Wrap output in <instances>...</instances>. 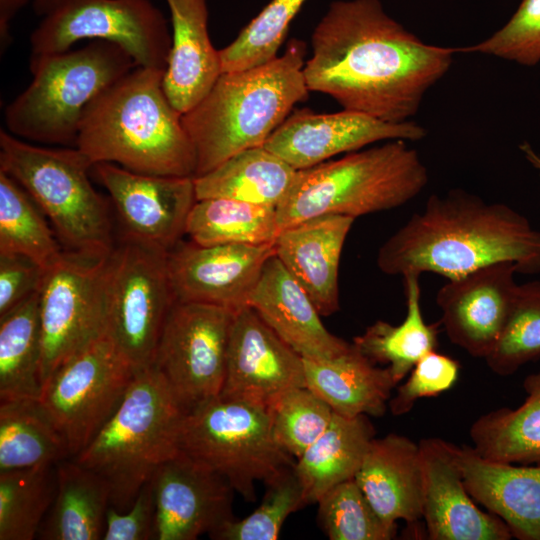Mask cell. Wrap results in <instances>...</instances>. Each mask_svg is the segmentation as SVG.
I'll return each mask as SVG.
<instances>
[{"label":"cell","instance_id":"1","mask_svg":"<svg viewBox=\"0 0 540 540\" xmlns=\"http://www.w3.org/2000/svg\"><path fill=\"white\" fill-rule=\"evenodd\" d=\"M305 62L309 91L344 109L409 121L449 71L458 48L431 45L390 17L380 0H339L315 27Z\"/></svg>","mask_w":540,"mask_h":540},{"label":"cell","instance_id":"2","mask_svg":"<svg viewBox=\"0 0 540 540\" xmlns=\"http://www.w3.org/2000/svg\"><path fill=\"white\" fill-rule=\"evenodd\" d=\"M504 261L514 263L518 273L539 274L540 231L508 205L462 189L431 195L377 255L385 274L432 272L448 280Z\"/></svg>","mask_w":540,"mask_h":540},{"label":"cell","instance_id":"3","mask_svg":"<svg viewBox=\"0 0 540 540\" xmlns=\"http://www.w3.org/2000/svg\"><path fill=\"white\" fill-rule=\"evenodd\" d=\"M164 70L136 67L85 111L75 147L93 165L113 163L158 176L195 177L196 154L163 89Z\"/></svg>","mask_w":540,"mask_h":540},{"label":"cell","instance_id":"4","mask_svg":"<svg viewBox=\"0 0 540 540\" xmlns=\"http://www.w3.org/2000/svg\"><path fill=\"white\" fill-rule=\"evenodd\" d=\"M306 45L288 42L285 52L262 65L221 73L209 92L181 115L201 176L243 150L264 146L272 133L308 98Z\"/></svg>","mask_w":540,"mask_h":540},{"label":"cell","instance_id":"5","mask_svg":"<svg viewBox=\"0 0 540 540\" xmlns=\"http://www.w3.org/2000/svg\"><path fill=\"white\" fill-rule=\"evenodd\" d=\"M428 171L416 149L401 139L297 170L276 207L279 230L312 217L353 218L400 207L419 195Z\"/></svg>","mask_w":540,"mask_h":540},{"label":"cell","instance_id":"6","mask_svg":"<svg viewBox=\"0 0 540 540\" xmlns=\"http://www.w3.org/2000/svg\"><path fill=\"white\" fill-rule=\"evenodd\" d=\"M184 413L150 366L136 372L116 411L74 459L106 480L111 506L125 511L158 467L179 452Z\"/></svg>","mask_w":540,"mask_h":540},{"label":"cell","instance_id":"7","mask_svg":"<svg viewBox=\"0 0 540 540\" xmlns=\"http://www.w3.org/2000/svg\"><path fill=\"white\" fill-rule=\"evenodd\" d=\"M136 67L120 46L101 40L78 50L32 54V81L6 107L5 125L18 138L75 147L87 108Z\"/></svg>","mask_w":540,"mask_h":540},{"label":"cell","instance_id":"8","mask_svg":"<svg viewBox=\"0 0 540 540\" xmlns=\"http://www.w3.org/2000/svg\"><path fill=\"white\" fill-rule=\"evenodd\" d=\"M91 161L76 147L47 148L0 130V170L53 225L64 251L101 259L114 250L107 200L89 179Z\"/></svg>","mask_w":540,"mask_h":540},{"label":"cell","instance_id":"9","mask_svg":"<svg viewBox=\"0 0 540 540\" xmlns=\"http://www.w3.org/2000/svg\"><path fill=\"white\" fill-rule=\"evenodd\" d=\"M179 451L225 478L244 500H256L264 483L295 464L276 442L268 408L217 396L184 413Z\"/></svg>","mask_w":540,"mask_h":540},{"label":"cell","instance_id":"10","mask_svg":"<svg viewBox=\"0 0 540 540\" xmlns=\"http://www.w3.org/2000/svg\"><path fill=\"white\" fill-rule=\"evenodd\" d=\"M103 297L105 334L135 372L152 366L174 302L167 253L123 239L107 257Z\"/></svg>","mask_w":540,"mask_h":540},{"label":"cell","instance_id":"11","mask_svg":"<svg viewBox=\"0 0 540 540\" xmlns=\"http://www.w3.org/2000/svg\"><path fill=\"white\" fill-rule=\"evenodd\" d=\"M135 374L104 333L61 365L46 382L39 403L64 438L71 458L113 415Z\"/></svg>","mask_w":540,"mask_h":540},{"label":"cell","instance_id":"12","mask_svg":"<svg viewBox=\"0 0 540 540\" xmlns=\"http://www.w3.org/2000/svg\"><path fill=\"white\" fill-rule=\"evenodd\" d=\"M83 39L114 43L138 67L164 71L171 49L167 20L150 0H65L32 32V54L64 52Z\"/></svg>","mask_w":540,"mask_h":540},{"label":"cell","instance_id":"13","mask_svg":"<svg viewBox=\"0 0 540 540\" xmlns=\"http://www.w3.org/2000/svg\"><path fill=\"white\" fill-rule=\"evenodd\" d=\"M235 313L202 303L171 305L152 366L185 412L220 395Z\"/></svg>","mask_w":540,"mask_h":540},{"label":"cell","instance_id":"14","mask_svg":"<svg viewBox=\"0 0 540 540\" xmlns=\"http://www.w3.org/2000/svg\"><path fill=\"white\" fill-rule=\"evenodd\" d=\"M106 260L63 251L44 271L39 294L42 389L61 365L105 333Z\"/></svg>","mask_w":540,"mask_h":540},{"label":"cell","instance_id":"15","mask_svg":"<svg viewBox=\"0 0 540 540\" xmlns=\"http://www.w3.org/2000/svg\"><path fill=\"white\" fill-rule=\"evenodd\" d=\"M92 168L109 193L124 239L166 253L181 240L196 202L194 177L140 174L113 163Z\"/></svg>","mask_w":540,"mask_h":540},{"label":"cell","instance_id":"16","mask_svg":"<svg viewBox=\"0 0 540 540\" xmlns=\"http://www.w3.org/2000/svg\"><path fill=\"white\" fill-rule=\"evenodd\" d=\"M274 254V244L206 246L180 240L167 253L174 300L236 312L248 306L262 268Z\"/></svg>","mask_w":540,"mask_h":540},{"label":"cell","instance_id":"17","mask_svg":"<svg viewBox=\"0 0 540 540\" xmlns=\"http://www.w3.org/2000/svg\"><path fill=\"white\" fill-rule=\"evenodd\" d=\"M426 134L424 127L411 120L392 123L353 110L314 113L303 109L291 113L264 147L302 170L378 141H419Z\"/></svg>","mask_w":540,"mask_h":540},{"label":"cell","instance_id":"18","mask_svg":"<svg viewBox=\"0 0 540 540\" xmlns=\"http://www.w3.org/2000/svg\"><path fill=\"white\" fill-rule=\"evenodd\" d=\"M306 386L303 357L249 306L236 311L219 396L268 408L286 391Z\"/></svg>","mask_w":540,"mask_h":540},{"label":"cell","instance_id":"19","mask_svg":"<svg viewBox=\"0 0 540 540\" xmlns=\"http://www.w3.org/2000/svg\"><path fill=\"white\" fill-rule=\"evenodd\" d=\"M157 510L156 540H195L234 519V489L220 474L179 451L150 479Z\"/></svg>","mask_w":540,"mask_h":540},{"label":"cell","instance_id":"20","mask_svg":"<svg viewBox=\"0 0 540 540\" xmlns=\"http://www.w3.org/2000/svg\"><path fill=\"white\" fill-rule=\"evenodd\" d=\"M514 263H492L450 279L438 291L441 324L449 340L473 357L485 359L497 344L516 289Z\"/></svg>","mask_w":540,"mask_h":540},{"label":"cell","instance_id":"21","mask_svg":"<svg viewBox=\"0 0 540 540\" xmlns=\"http://www.w3.org/2000/svg\"><path fill=\"white\" fill-rule=\"evenodd\" d=\"M422 518L431 540H509L512 534L496 515L476 504L463 481L454 444L440 438L419 442Z\"/></svg>","mask_w":540,"mask_h":540},{"label":"cell","instance_id":"22","mask_svg":"<svg viewBox=\"0 0 540 540\" xmlns=\"http://www.w3.org/2000/svg\"><path fill=\"white\" fill-rule=\"evenodd\" d=\"M248 306L303 358H331L350 346L326 329L307 292L275 254L265 262Z\"/></svg>","mask_w":540,"mask_h":540},{"label":"cell","instance_id":"23","mask_svg":"<svg viewBox=\"0 0 540 540\" xmlns=\"http://www.w3.org/2000/svg\"><path fill=\"white\" fill-rule=\"evenodd\" d=\"M355 218L325 214L281 230L275 255L299 282L321 316L337 312L338 271L346 237Z\"/></svg>","mask_w":540,"mask_h":540},{"label":"cell","instance_id":"24","mask_svg":"<svg viewBox=\"0 0 540 540\" xmlns=\"http://www.w3.org/2000/svg\"><path fill=\"white\" fill-rule=\"evenodd\" d=\"M466 489L519 540H540V465L483 458L472 446L454 445Z\"/></svg>","mask_w":540,"mask_h":540},{"label":"cell","instance_id":"25","mask_svg":"<svg viewBox=\"0 0 540 540\" xmlns=\"http://www.w3.org/2000/svg\"><path fill=\"white\" fill-rule=\"evenodd\" d=\"M355 480L368 501L391 527L397 520L422 518L423 480L419 444L390 433L373 438Z\"/></svg>","mask_w":540,"mask_h":540},{"label":"cell","instance_id":"26","mask_svg":"<svg viewBox=\"0 0 540 540\" xmlns=\"http://www.w3.org/2000/svg\"><path fill=\"white\" fill-rule=\"evenodd\" d=\"M172 35L163 89L173 107L184 114L212 88L220 74L219 50L208 33L206 0H166Z\"/></svg>","mask_w":540,"mask_h":540},{"label":"cell","instance_id":"27","mask_svg":"<svg viewBox=\"0 0 540 540\" xmlns=\"http://www.w3.org/2000/svg\"><path fill=\"white\" fill-rule=\"evenodd\" d=\"M306 387L345 417H382L398 384L387 367L376 366L352 343L327 359L303 358Z\"/></svg>","mask_w":540,"mask_h":540},{"label":"cell","instance_id":"28","mask_svg":"<svg viewBox=\"0 0 540 540\" xmlns=\"http://www.w3.org/2000/svg\"><path fill=\"white\" fill-rule=\"evenodd\" d=\"M53 504L38 533L44 540H99L103 538L111 490L106 480L74 458L56 465Z\"/></svg>","mask_w":540,"mask_h":540},{"label":"cell","instance_id":"29","mask_svg":"<svg viewBox=\"0 0 540 540\" xmlns=\"http://www.w3.org/2000/svg\"><path fill=\"white\" fill-rule=\"evenodd\" d=\"M374 437L369 416L334 413L325 432L294 464L306 505L317 503L334 486L355 478Z\"/></svg>","mask_w":540,"mask_h":540},{"label":"cell","instance_id":"30","mask_svg":"<svg viewBox=\"0 0 540 540\" xmlns=\"http://www.w3.org/2000/svg\"><path fill=\"white\" fill-rule=\"evenodd\" d=\"M296 174L295 168L264 146L249 148L194 177L196 200L228 198L277 207Z\"/></svg>","mask_w":540,"mask_h":540},{"label":"cell","instance_id":"31","mask_svg":"<svg viewBox=\"0 0 540 540\" xmlns=\"http://www.w3.org/2000/svg\"><path fill=\"white\" fill-rule=\"evenodd\" d=\"M524 402L479 416L471 425L472 448L485 459L540 465V371L523 381Z\"/></svg>","mask_w":540,"mask_h":540},{"label":"cell","instance_id":"32","mask_svg":"<svg viewBox=\"0 0 540 540\" xmlns=\"http://www.w3.org/2000/svg\"><path fill=\"white\" fill-rule=\"evenodd\" d=\"M406 316L398 325L378 320L353 339V344L375 364H384L398 384L417 361L438 345V323L427 324L420 306V275L402 276Z\"/></svg>","mask_w":540,"mask_h":540},{"label":"cell","instance_id":"33","mask_svg":"<svg viewBox=\"0 0 540 540\" xmlns=\"http://www.w3.org/2000/svg\"><path fill=\"white\" fill-rule=\"evenodd\" d=\"M39 294L0 317V401L41 396Z\"/></svg>","mask_w":540,"mask_h":540},{"label":"cell","instance_id":"34","mask_svg":"<svg viewBox=\"0 0 540 540\" xmlns=\"http://www.w3.org/2000/svg\"><path fill=\"white\" fill-rule=\"evenodd\" d=\"M71 458L39 400L0 401V472Z\"/></svg>","mask_w":540,"mask_h":540},{"label":"cell","instance_id":"35","mask_svg":"<svg viewBox=\"0 0 540 540\" xmlns=\"http://www.w3.org/2000/svg\"><path fill=\"white\" fill-rule=\"evenodd\" d=\"M276 207L228 198L196 200L185 234L199 245L274 244L279 234Z\"/></svg>","mask_w":540,"mask_h":540},{"label":"cell","instance_id":"36","mask_svg":"<svg viewBox=\"0 0 540 540\" xmlns=\"http://www.w3.org/2000/svg\"><path fill=\"white\" fill-rule=\"evenodd\" d=\"M41 209L8 174L0 170V254L24 256L42 269L63 253Z\"/></svg>","mask_w":540,"mask_h":540},{"label":"cell","instance_id":"37","mask_svg":"<svg viewBox=\"0 0 540 540\" xmlns=\"http://www.w3.org/2000/svg\"><path fill=\"white\" fill-rule=\"evenodd\" d=\"M55 465L0 472V540L38 536L56 494Z\"/></svg>","mask_w":540,"mask_h":540},{"label":"cell","instance_id":"38","mask_svg":"<svg viewBox=\"0 0 540 540\" xmlns=\"http://www.w3.org/2000/svg\"><path fill=\"white\" fill-rule=\"evenodd\" d=\"M539 358L540 281H531L517 286L505 327L485 361L497 375L509 376Z\"/></svg>","mask_w":540,"mask_h":540},{"label":"cell","instance_id":"39","mask_svg":"<svg viewBox=\"0 0 540 540\" xmlns=\"http://www.w3.org/2000/svg\"><path fill=\"white\" fill-rule=\"evenodd\" d=\"M305 1L271 0L233 42L219 50L222 73L253 68L276 58Z\"/></svg>","mask_w":540,"mask_h":540},{"label":"cell","instance_id":"40","mask_svg":"<svg viewBox=\"0 0 540 540\" xmlns=\"http://www.w3.org/2000/svg\"><path fill=\"white\" fill-rule=\"evenodd\" d=\"M318 504V523L331 540H390L396 528L374 510L355 478L327 491Z\"/></svg>","mask_w":540,"mask_h":540},{"label":"cell","instance_id":"41","mask_svg":"<svg viewBox=\"0 0 540 540\" xmlns=\"http://www.w3.org/2000/svg\"><path fill=\"white\" fill-rule=\"evenodd\" d=\"M261 504L243 519L227 521L209 534L217 540H276L288 516L306 506L294 465L269 479Z\"/></svg>","mask_w":540,"mask_h":540},{"label":"cell","instance_id":"42","mask_svg":"<svg viewBox=\"0 0 540 540\" xmlns=\"http://www.w3.org/2000/svg\"><path fill=\"white\" fill-rule=\"evenodd\" d=\"M278 445L298 459L328 428L334 412L306 386L292 388L268 407Z\"/></svg>","mask_w":540,"mask_h":540},{"label":"cell","instance_id":"43","mask_svg":"<svg viewBox=\"0 0 540 540\" xmlns=\"http://www.w3.org/2000/svg\"><path fill=\"white\" fill-rule=\"evenodd\" d=\"M458 52L480 53L535 66L540 62V0H521L504 26L479 43L458 48Z\"/></svg>","mask_w":540,"mask_h":540},{"label":"cell","instance_id":"44","mask_svg":"<svg viewBox=\"0 0 540 540\" xmlns=\"http://www.w3.org/2000/svg\"><path fill=\"white\" fill-rule=\"evenodd\" d=\"M457 360L435 350L420 358L409 372L408 379L397 387L388 406L394 416H401L413 408L420 398L436 397L453 387L458 379Z\"/></svg>","mask_w":540,"mask_h":540},{"label":"cell","instance_id":"45","mask_svg":"<svg viewBox=\"0 0 540 540\" xmlns=\"http://www.w3.org/2000/svg\"><path fill=\"white\" fill-rule=\"evenodd\" d=\"M157 510L151 480L125 511L109 506L103 540H156Z\"/></svg>","mask_w":540,"mask_h":540},{"label":"cell","instance_id":"46","mask_svg":"<svg viewBox=\"0 0 540 540\" xmlns=\"http://www.w3.org/2000/svg\"><path fill=\"white\" fill-rule=\"evenodd\" d=\"M44 271L24 256L0 254V317L40 290Z\"/></svg>","mask_w":540,"mask_h":540},{"label":"cell","instance_id":"47","mask_svg":"<svg viewBox=\"0 0 540 540\" xmlns=\"http://www.w3.org/2000/svg\"><path fill=\"white\" fill-rule=\"evenodd\" d=\"M30 0H0V46L3 53L10 45V23Z\"/></svg>","mask_w":540,"mask_h":540},{"label":"cell","instance_id":"48","mask_svg":"<svg viewBox=\"0 0 540 540\" xmlns=\"http://www.w3.org/2000/svg\"><path fill=\"white\" fill-rule=\"evenodd\" d=\"M65 0H32L33 10L39 16H45Z\"/></svg>","mask_w":540,"mask_h":540},{"label":"cell","instance_id":"49","mask_svg":"<svg viewBox=\"0 0 540 540\" xmlns=\"http://www.w3.org/2000/svg\"><path fill=\"white\" fill-rule=\"evenodd\" d=\"M526 160L536 169L540 177V155L533 149L527 141H524L519 146Z\"/></svg>","mask_w":540,"mask_h":540}]
</instances>
